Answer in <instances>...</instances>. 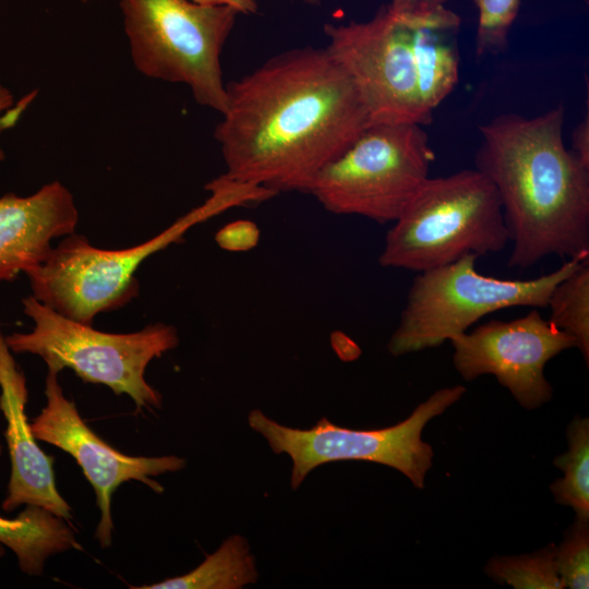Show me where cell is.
Segmentation results:
<instances>
[{
  "instance_id": "obj_1",
  "label": "cell",
  "mask_w": 589,
  "mask_h": 589,
  "mask_svg": "<svg viewBox=\"0 0 589 589\" xmlns=\"http://www.w3.org/2000/svg\"><path fill=\"white\" fill-rule=\"evenodd\" d=\"M226 92L214 133L224 175L277 194L309 193L318 172L370 125L353 84L325 48L284 51Z\"/></svg>"
},
{
  "instance_id": "obj_2",
  "label": "cell",
  "mask_w": 589,
  "mask_h": 589,
  "mask_svg": "<svg viewBox=\"0 0 589 589\" xmlns=\"http://www.w3.org/2000/svg\"><path fill=\"white\" fill-rule=\"evenodd\" d=\"M565 110L495 117L479 127L476 169L494 187L513 248L507 266L589 255V166L563 141Z\"/></svg>"
},
{
  "instance_id": "obj_3",
  "label": "cell",
  "mask_w": 589,
  "mask_h": 589,
  "mask_svg": "<svg viewBox=\"0 0 589 589\" xmlns=\"http://www.w3.org/2000/svg\"><path fill=\"white\" fill-rule=\"evenodd\" d=\"M211 195L164 231L136 247L104 250L69 235L43 264L28 271L33 297L63 316L93 325L98 313L117 310L139 293L135 272L152 254L181 242L193 226L244 205L243 191L226 182L206 185Z\"/></svg>"
},
{
  "instance_id": "obj_4",
  "label": "cell",
  "mask_w": 589,
  "mask_h": 589,
  "mask_svg": "<svg viewBox=\"0 0 589 589\" xmlns=\"http://www.w3.org/2000/svg\"><path fill=\"white\" fill-rule=\"evenodd\" d=\"M501 203L476 168L428 178L388 230L383 267L425 272L467 254L498 253L508 244Z\"/></svg>"
},
{
  "instance_id": "obj_5",
  "label": "cell",
  "mask_w": 589,
  "mask_h": 589,
  "mask_svg": "<svg viewBox=\"0 0 589 589\" xmlns=\"http://www.w3.org/2000/svg\"><path fill=\"white\" fill-rule=\"evenodd\" d=\"M22 303L35 326L29 333L4 336L12 353L39 356L48 371L69 368L85 383L125 394L137 412L161 406V395L146 382L145 371L153 359L178 346L173 326L155 323L134 333H105L63 316L33 296Z\"/></svg>"
},
{
  "instance_id": "obj_6",
  "label": "cell",
  "mask_w": 589,
  "mask_h": 589,
  "mask_svg": "<svg viewBox=\"0 0 589 589\" xmlns=\"http://www.w3.org/2000/svg\"><path fill=\"white\" fill-rule=\"evenodd\" d=\"M120 8L137 71L189 86L197 104L221 115L227 92L220 55L240 13L190 0H120Z\"/></svg>"
},
{
  "instance_id": "obj_7",
  "label": "cell",
  "mask_w": 589,
  "mask_h": 589,
  "mask_svg": "<svg viewBox=\"0 0 589 589\" xmlns=\"http://www.w3.org/2000/svg\"><path fill=\"white\" fill-rule=\"evenodd\" d=\"M477 257L467 254L454 263L419 273L388 341L393 356L437 347L502 309L546 308L554 287L589 255L568 259L552 273L526 280L482 275L476 269Z\"/></svg>"
},
{
  "instance_id": "obj_8",
  "label": "cell",
  "mask_w": 589,
  "mask_h": 589,
  "mask_svg": "<svg viewBox=\"0 0 589 589\" xmlns=\"http://www.w3.org/2000/svg\"><path fill=\"white\" fill-rule=\"evenodd\" d=\"M424 125H368L314 179L309 193L337 215L394 223L429 178L434 152Z\"/></svg>"
},
{
  "instance_id": "obj_9",
  "label": "cell",
  "mask_w": 589,
  "mask_h": 589,
  "mask_svg": "<svg viewBox=\"0 0 589 589\" xmlns=\"http://www.w3.org/2000/svg\"><path fill=\"white\" fill-rule=\"evenodd\" d=\"M465 393L461 385L438 389L404 421L377 430H352L326 418L301 430L283 425L259 409L249 413L248 422L275 454L290 457L293 490L316 467L339 460H364L392 467L404 473L417 489H423L425 474L432 466L433 449L422 441V431L431 419L442 414Z\"/></svg>"
},
{
  "instance_id": "obj_10",
  "label": "cell",
  "mask_w": 589,
  "mask_h": 589,
  "mask_svg": "<svg viewBox=\"0 0 589 589\" xmlns=\"http://www.w3.org/2000/svg\"><path fill=\"white\" fill-rule=\"evenodd\" d=\"M325 47L344 70L363 104L370 124L428 125L406 25L389 0L365 22L324 25Z\"/></svg>"
},
{
  "instance_id": "obj_11",
  "label": "cell",
  "mask_w": 589,
  "mask_h": 589,
  "mask_svg": "<svg viewBox=\"0 0 589 589\" xmlns=\"http://www.w3.org/2000/svg\"><path fill=\"white\" fill-rule=\"evenodd\" d=\"M453 362L466 381L491 374L526 409L532 410L552 398L544 376L549 360L577 348L576 340L537 310L510 321L492 320L452 340Z\"/></svg>"
},
{
  "instance_id": "obj_12",
  "label": "cell",
  "mask_w": 589,
  "mask_h": 589,
  "mask_svg": "<svg viewBox=\"0 0 589 589\" xmlns=\"http://www.w3.org/2000/svg\"><path fill=\"white\" fill-rule=\"evenodd\" d=\"M58 375L47 372V402L29 422L31 429L37 441L70 454L82 468L95 491L100 512L95 537L100 546L107 549L111 545L113 530L111 497L119 485L134 480L160 494L164 486L151 477L179 471L184 468L185 460L175 455L130 456L115 449L86 425L75 402L63 395Z\"/></svg>"
},
{
  "instance_id": "obj_13",
  "label": "cell",
  "mask_w": 589,
  "mask_h": 589,
  "mask_svg": "<svg viewBox=\"0 0 589 589\" xmlns=\"http://www.w3.org/2000/svg\"><path fill=\"white\" fill-rule=\"evenodd\" d=\"M0 390V411L5 420L4 437L11 465L2 509L10 513L22 505H36L70 522L71 506L57 489L53 457L45 454L37 444L26 416L25 375L1 334Z\"/></svg>"
},
{
  "instance_id": "obj_14",
  "label": "cell",
  "mask_w": 589,
  "mask_h": 589,
  "mask_svg": "<svg viewBox=\"0 0 589 589\" xmlns=\"http://www.w3.org/2000/svg\"><path fill=\"white\" fill-rule=\"evenodd\" d=\"M79 213L71 192L52 181L29 196L0 197V281L45 262L51 240L74 233Z\"/></svg>"
},
{
  "instance_id": "obj_15",
  "label": "cell",
  "mask_w": 589,
  "mask_h": 589,
  "mask_svg": "<svg viewBox=\"0 0 589 589\" xmlns=\"http://www.w3.org/2000/svg\"><path fill=\"white\" fill-rule=\"evenodd\" d=\"M406 25L418 91L426 112L453 92L459 76V16L445 4L390 0Z\"/></svg>"
},
{
  "instance_id": "obj_16",
  "label": "cell",
  "mask_w": 589,
  "mask_h": 589,
  "mask_svg": "<svg viewBox=\"0 0 589 589\" xmlns=\"http://www.w3.org/2000/svg\"><path fill=\"white\" fill-rule=\"evenodd\" d=\"M0 543L28 576H41L50 556L82 549L69 521L36 505H25L14 518L0 515Z\"/></svg>"
},
{
  "instance_id": "obj_17",
  "label": "cell",
  "mask_w": 589,
  "mask_h": 589,
  "mask_svg": "<svg viewBox=\"0 0 589 589\" xmlns=\"http://www.w3.org/2000/svg\"><path fill=\"white\" fill-rule=\"evenodd\" d=\"M259 573L249 543L239 534L221 545L193 570L133 589H240L255 584Z\"/></svg>"
},
{
  "instance_id": "obj_18",
  "label": "cell",
  "mask_w": 589,
  "mask_h": 589,
  "mask_svg": "<svg viewBox=\"0 0 589 589\" xmlns=\"http://www.w3.org/2000/svg\"><path fill=\"white\" fill-rule=\"evenodd\" d=\"M568 449L554 465L564 477L550 489L556 503L574 509L576 518L589 521V420L576 417L567 428Z\"/></svg>"
},
{
  "instance_id": "obj_19",
  "label": "cell",
  "mask_w": 589,
  "mask_h": 589,
  "mask_svg": "<svg viewBox=\"0 0 589 589\" xmlns=\"http://www.w3.org/2000/svg\"><path fill=\"white\" fill-rule=\"evenodd\" d=\"M588 260L554 287L546 305L550 309L549 321L576 340L577 348L587 364L589 362Z\"/></svg>"
},
{
  "instance_id": "obj_20",
  "label": "cell",
  "mask_w": 589,
  "mask_h": 589,
  "mask_svg": "<svg viewBox=\"0 0 589 589\" xmlns=\"http://www.w3.org/2000/svg\"><path fill=\"white\" fill-rule=\"evenodd\" d=\"M556 546L546 548L520 556H497L488 562L486 574L500 584L516 589L562 588L555 567Z\"/></svg>"
},
{
  "instance_id": "obj_21",
  "label": "cell",
  "mask_w": 589,
  "mask_h": 589,
  "mask_svg": "<svg viewBox=\"0 0 589 589\" xmlns=\"http://www.w3.org/2000/svg\"><path fill=\"white\" fill-rule=\"evenodd\" d=\"M473 2L478 9L477 56H495L505 51L521 0H473Z\"/></svg>"
},
{
  "instance_id": "obj_22",
  "label": "cell",
  "mask_w": 589,
  "mask_h": 589,
  "mask_svg": "<svg viewBox=\"0 0 589 589\" xmlns=\"http://www.w3.org/2000/svg\"><path fill=\"white\" fill-rule=\"evenodd\" d=\"M589 521L575 519L556 546L555 567L562 588L589 587Z\"/></svg>"
},
{
  "instance_id": "obj_23",
  "label": "cell",
  "mask_w": 589,
  "mask_h": 589,
  "mask_svg": "<svg viewBox=\"0 0 589 589\" xmlns=\"http://www.w3.org/2000/svg\"><path fill=\"white\" fill-rule=\"evenodd\" d=\"M215 240L229 252L249 251L259 243L260 229L253 221L236 220L218 230Z\"/></svg>"
},
{
  "instance_id": "obj_24",
  "label": "cell",
  "mask_w": 589,
  "mask_h": 589,
  "mask_svg": "<svg viewBox=\"0 0 589 589\" xmlns=\"http://www.w3.org/2000/svg\"><path fill=\"white\" fill-rule=\"evenodd\" d=\"M570 149L589 166V110L588 101L586 117L575 127L572 133Z\"/></svg>"
},
{
  "instance_id": "obj_25",
  "label": "cell",
  "mask_w": 589,
  "mask_h": 589,
  "mask_svg": "<svg viewBox=\"0 0 589 589\" xmlns=\"http://www.w3.org/2000/svg\"><path fill=\"white\" fill-rule=\"evenodd\" d=\"M203 5H228L236 9L240 14H254L257 12L255 0H190Z\"/></svg>"
},
{
  "instance_id": "obj_26",
  "label": "cell",
  "mask_w": 589,
  "mask_h": 589,
  "mask_svg": "<svg viewBox=\"0 0 589 589\" xmlns=\"http://www.w3.org/2000/svg\"><path fill=\"white\" fill-rule=\"evenodd\" d=\"M13 105V95L11 92L0 83V132L5 129V127L11 125L8 123V119H3L2 113L4 111H10ZM10 121V120H9ZM12 123V121H10ZM4 160V153L0 147V164Z\"/></svg>"
},
{
  "instance_id": "obj_27",
  "label": "cell",
  "mask_w": 589,
  "mask_h": 589,
  "mask_svg": "<svg viewBox=\"0 0 589 589\" xmlns=\"http://www.w3.org/2000/svg\"><path fill=\"white\" fill-rule=\"evenodd\" d=\"M423 1H425L428 3H433V4H445L450 0H423Z\"/></svg>"
},
{
  "instance_id": "obj_28",
  "label": "cell",
  "mask_w": 589,
  "mask_h": 589,
  "mask_svg": "<svg viewBox=\"0 0 589 589\" xmlns=\"http://www.w3.org/2000/svg\"><path fill=\"white\" fill-rule=\"evenodd\" d=\"M302 1L312 5H318L321 3V0H302Z\"/></svg>"
},
{
  "instance_id": "obj_29",
  "label": "cell",
  "mask_w": 589,
  "mask_h": 589,
  "mask_svg": "<svg viewBox=\"0 0 589 589\" xmlns=\"http://www.w3.org/2000/svg\"><path fill=\"white\" fill-rule=\"evenodd\" d=\"M5 549L4 545L0 543V558L4 555Z\"/></svg>"
},
{
  "instance_id": "obj_30",
  "label": "cell",
  "mask_w": 589,
  "mask_h": 589,
  "mask_svg": "<svg viewBox=\"0 0 589 589\" xmlns=\"http://www.w3.org/2000/svg\"><path fill=\"white\" fill-rule=\"evenodd\" d=\"M1 454H2V445L0 443V456H1Z\"/></svg>"
},
{
  "instance_id": "obj_31",
  "label": "cell",
  "mask_w": 589,
  "mask_h": 589,
  "mask_svg": "<svg viewBox=\"0 0 589 589\" xmlns=\"http://www.w3.org/2000/svg\"><path fill=\"white\" fill-rule=\"evenodd\" d=\"M83 2H88V1H93V0H82Z\"/></svg>"
}]
</instances>
